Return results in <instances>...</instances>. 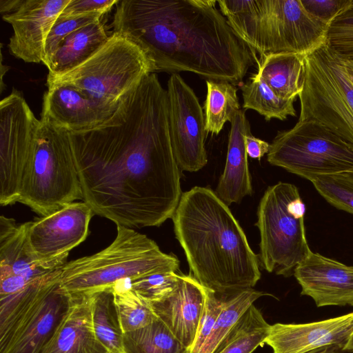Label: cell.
<instances>
[{"label": "cell", "mask_w": 353, "mask_h": 353, "mask_svg": "<svg viewBox=\"0 0 353 353\" xmlns=\"http://www.w3.org/2000/svg\"><path fill=\"white\" fill-rule=\"evenodd\" d=\"M71 137L83 200L94 214L132 229L172 217L183 194L181 170L170 140L167 90L156 73L104 124Z\"/></svg>", "instance_id": "obj_1"}, {"label": "cell", "mask_w": 353, "mask_h": 353, "mask_svg": "<svg viewBox=\"0 0 353 353\" xmlns=\"http://www.w3.org/2000/svg\"><path fill=\"white\" fill-rule=\"evenodd\" d=\"M214 0H121L112 26L136 43L154 72L185 71L203 78L243 82L251 50Z\"/></svg>", "instance_id": "obj_2"}, {"label": "cell", "mask_w": 353, "mask_h": 353, "mask_svg": "<svg viewBox=\"0 0 353 353\" xmlns=\"http://www.w3.org/2000/svg\"><path fill=\"white\" fill-rule=\"evenodd\" d=\"M172 219L191 274L204 288L228 298L255 286L259 256L214 191L195 186L183 193Z\"/></svg>", "instance_id": "obj_3"}, {"label": "cell", "mask_w": 353, "mask_h": 353, "mask_svg": "<svg viewBox=\"0 0 353 353\" xmlns=\"http://www.w3.org/2000/svg\"><path fill=\"white\" fill-rule=\"evenodd\" d=\"M112 243L99 252L66 263L60 283L70 296L92 294L117 282L163 272H177L179 261L134 230L117 225Z\"/></svg>", "instance_id": "obj_4"}, {"label": "cell", "mask_w": 353, "mask_h": 353, "mask_svg": "<svg viewBox=\"0 0 353 353\" xmlns=\"http://www.w3.org/2000/svg\"><path fill=\"white\" fill-rule=\"evenodd\" d=\"M61 269L0 296V353H40L69 310Z\"/></svg>", "instance_id": "obj_5"}, {"label": "cell", "mask_w": 353, "mask_h": 353, "mask_svg": "<svg viewBox=\"0 0 353 353\" xmlns=\"http://www.w3.org/2000/svg\"><path fill=\"white\" fill-rule=\"evenodd\" d=\"M77 200H83V194L71 134L40 120L18 202L43 216Z\"/></svg>", "instance_id": "obj_6"}, {"label": "cell", "mask_w": 353, "mask_h": 353, "mask_svg": "<svg viewBox=\"0 0 353 353\" xmlns=\"http://www.w3.org/2000/svg\"><path fill=\"white\" fill-rule=\"evenodd\" d=\"M154 68L136 43L112 32L85 61L62 74L47 76V86L71 85L103 107L116 111L120 103Z\"/></svg>", "instance_id": "obj_7"}, {"label": "cell", "mask_w": 353, "mask_h": 353, "mask_svg": "<svg viewBox=\"0 0 353 353\" xmlns=\"http://www.w3.org/2000/svg\"><path fill=\"white\" fill-rule=\"evenodd\" d=\"M305 212L297 187L279 181L269 186L257 209L259 263L270 273L290 276L308 256Z\"/></svg>", "instance_id": "obj_8"}, {"label": "cell", "mask_w": 353, "mask_h": 353, "mask_svg": "<svg viewBox=\"0 0 353 353\" xmlns=\"http://www.w3.org/2000/svg\"><path fill=\"white\" fill-rule=\"evenodd\" d=\"M298 121H314L353 145V81L344 57L326 40L305 55Z\"/></svg>", "instance_id": "obj_9"}, {"label": "cell", "mask_w": 353, "mask_h": 353, "mask_svg": "<svg viewBox=\"0 0 353 353\" xmlns=\"http://www.w3.org/2000/svg\"><path fill=\"white\" fill-rule=\"evenodd\" d=\"M272 165L310 181L323 175L353 172V145L314 121H298L279 131L267 155Z\"/></svg>", "instance_id": "obj_10"}, {"label": "cell", "mask_w": 353, "mask_h": 353, "mask_svg": "<svg viewBox=\"0 0 353 353\" xmlns=\"http://www.w3.org/2000/svg\"><path fill=\"white\" fill-rule=\"evenodd\" d=\"M330 25L310 14L301 0H260L255 52L307 54L327 40Z\"/></svg>", "instance_id": "obj_11"}, {"label": "cell", "mask_w": 353, "mask_h": 353, "mask_svg": "<svg viewBox=\"0 0 353 353\" xmlns=\"http://www.w3.org/2000/svg\"><path fill=\"white\" fill-rule=\"evenodd\" d=\"M40 125L22 93L13 89L0 102V204L19 201L26 166Z\"/></svg>", "instance_id": "obj_12"}, {"label": "cell", "mask_w": 353, "mask_h": 353, "mask_svg": "<svg viewBox=\"0 0 353 353\" xmlns=\"http://www.w3.org/2000/svg\"><path fill=\"white\" fill-rule=\"evenodd\" d=\"M94 214L85 202H73L47 216L26 222L29 252L48 270L61 268L70 251L87 238Z\"/></svg>", "instance_id": "obj_13"}, {"label": "cell", "mask_w": 353, "mask_h": 353, "mask_svg": "<svg viewBox=\"0 0 353 353\" xmlns=\"http://www.w3.org/2000/svg\"><path fill=\"white\" fill-rule=\"evenodd\" d=\"M168 123L172 150L181 170L196 172L208 162L205 116L193 90L178 73L167 88Z\"/></svg>", "instance_id": "obj_14"}, {"label": "cell", "mask_w": 353, "mask_h": 353, "mask_svg": "<svg viewBox=\"0 0 353 353\" xmlns=\"http://www.w3.org/2000/svg\"><path fill=\"white\" fill-rule=\"evenodd\" d=\"M70 0H22L19 6L2 16L11 24L13 34L8 48L27 63H43L48 35Z\"/></svg>", "instance_id": "obj_15"}, {"label": "cell", "mask_w": 353, "mask_h": 353, "mask_svg": "<svg viewBox=\"0 0 353 353\" xmlns=\"http://www.w3.org/2000/svg\"><path fill=\"white\" fill-rule=\"evenodd\" d=\"M293 274L301 294L311 297L317 307L353 305V265L311 250Z\"/></svg>", "instance_id": "obj_16"}, {"label": "cell", "mask_w": 353, "mask_h": 353, "mask_svg": "<svg viewBox=\"0 0 353 353\" xmlns=\"http://www.w3.org/2000/svg\"><path fill=\"white\" fill-rule=\"evenodd\" d=\"M353 333V312L325 320L270 325L265 344L272 353H307L327 346L343 348Z\"/></svg>", "instance_id": "obj_17"}, {"label": "cell", "mask_w": 353, "mask_h": 353, "mask_svg": "<svg viewBox=\"0 0 353 353\" xmlns=\"http://www.w3.org/2000/svg\"><path fill=\"white\" fill-rule=\"evenodd\" d=\"M114 112L71 85H53L44 93L40 120L78 134L97 129Z\"/></svg>", "instance_id": "obj_18"}, {"label": "cell", "mask_w": 353, "mask_h": 353, "mask_svg": "<svg viewBox=\"0 0 353 353\" xmlns=\"http://www.w3.org/2000/svg\"><path fill=\"white\" fill-rule=\"evenodd\" d=\"M206 291L191 274H181L177 287L168 296L150 303L157 318L189 349L203 316Z\"/></svg>", "instance_id": "obj_19"}, {"label": "cell", "mask_w": 353, "mask_h": 353, "mask_svg": "<svg viewBox=\"0 0 353 353\" xmlns=\"http://www.w3.org/2000/svg\"><path fill=\"white\" fill-rule=\"evenodd\" d=\"M40 353H110L95 334L89 295L71 296L68 311Z\"/></svg>", "instance_id": "obj_20"}, {"label": "cell", "mask_w": 353, "mask_h": 353, "mask_svg": "<svg viewBox=\"0 0 353 353\" xmlns=\"http://www.w3.org/2000/svg\"><path fill=\"white\" fill-rule=\"evenodd\" d=\"M230 123L225 165L214 191L228 206L252 194L245 142L251 130L245 110L240 109Z\"/></svg>", "instance_id": "obj_21"}, {"label": "cell", "mask_w": 353, "mask_h": 353, "mask_svg": "<svg viewBox=\"0 0 353 353\" xmlns=\"http://www.w3.org/2000/svg\"><path fill=\"white\" fill-rule=\"evenodd\" d=\"M55 270L46 268L29 252L25 223L18 224L14 219L1 216L0 275L21 276L34 281Z\"/></svg>", "instance_id": "obj_22"}, {"label": "cell", "mask_w": 353, "mask_h": 353, "mask_svg": "<svg viewBox=\"0 0 353 353\" xmlns=\"http://www.w3.org/2000/svg\"><path fill=\"white\" fill-rule=\"evenodd\" d=\"M110 36L101 19L72 32L59 43L46 65L48 76H58L79 65L97 52Z\"/></svg>", "instance_id": "obj_23"}, {"label": "cell", "mask_w": 353, "mask_h": 353, "mask_svg": "<svg viewBox=\"0 0 353 353\" xmlns=\"http://www.w3.org/2000/svg\"><path fill=\"white\" fill-rule=\"evenodd\" d=\"M257 74L280 98L295 101L305 74V55L294 52L270 53L257 61Z\"/></svg>", "instance_id": "obj_24"}, {"label": "cell", "mask_w": 353, "mask_h": 353, "mask_svg": "<svg viewBox=\"0 0 353 353\" xmlns=\"http://www.w3.org/2000/svg\"><path fill=\"white\" fill-rule=\"evenodd\" d=\"M270 325L252 304L232 326L214 353H252L264 345Z\"/></svg>", "instance_id": "obj_25"}, {"label": "cell", "mask_w": 353, "mask_h": 353, "mask_svg": "<svg viewBox=\"0 0 353 353\" xmlns=\"http://www.w3.org/2000/svg\"><path fill=\"white\" fill-rule=\"evenodd\" d=\"M89 295L94 330L97 339L110 353H123V332L114 303L112 288Z\"/></svg>", "instance_id": "obj_26"}, {"label": "cell", "mask_w": 353, "mask_h": 353, "mask_svg": "<svg viewBox=\"0 0 353 353\" xmlns=\"http://www.w3.org/2000/svg\"><path fill=\"white\" fill-rule=\"evenodd\" d=\"M123 353H190L159 319L123 336Z\"/></svg>", "instance_id": "obj_27"}, {"label": "cell", "mask_w": 353, "mask_h": 353, "mask_svg": "<svg viewBox=\"0 0 353 353\" xmlns=\"http://www.w3.org/2000/svg\"><path fill=\"white\" fill-rule=\"evenodd\" d=\"M204 116L207 132L219 134L227 121L241 109L237 88L228 81L206 80Z\"/></svg>", "instance_id": "obj_28"}, {"label": "cell", "mask_w": 353, "mask_h": 353, "mask_svg": "<svg viewBox=\"0 0 353 353\" xmlns=\"http://www.w3.org/2000/svg\"><path fill=\"white\" fill-rule=\"evenodd\" d=\"M244 110L251 109L265 117L266 121L285 120L296 115L293 100L278 97L257 74H253L241 87Z\"/></svg>", "instance_id": "obj_29"}, {"label": "cell", "mask_w": 353, "mask_h": 353, "mask_svg": "<svg viewBox=\"0 0 353 353\" xmlns=\"http://www.w3.org/2000/svg\"><path fill=\"white\" fill-rule=\"evenodd\" d=\"M266 295L269 294L251 288L225 298L223 307L211 334L199 349L191 353H214L242 314L255 301Z\"/></svg>", "instance_id": "obj_30"}, {"label": "cell", "mask_w": 353, "mask_h": 353, "mask_svg": "<svg viewBox=\"0 0 353 353\" xmlns=\"http://www.w3.org/2000/svg\"><path fill=\"white\" fill-rule=\"evenodd\" d=\"M221 14L252 52L256 48L260 0H219Z\"/></svg>", "instance_id": "obj_31"}, {"label": "cell", "mask_w": 353, "mask_h": 353, "mask_svg": "<svg viewBox=\"0 0 353 353\" xmlns=\"http://www.w3.org/2000/svg\"><path fill=\"white\" fill-rule=\"evenodd\" d=\"M112 288L123 334L144 327L158 319L150 303L134 291L119 283Z\"/></svg>", "instance_id": "obj_32"}, {"label": "cell", "mask_w": 353, "mask_h": 353, "mask_svg": "<svg viewBox=\"0 0 353 353\" xmlns=\"http://www.w3.org/2000/svg\"><path fill=\"white\" fill-rule=\"evenodd\" d=\"M311 182L327 202L353 214V172L319 176Z\"/></svg>", "instance_id": "obj_33"}, {"label": "cell", "mask_w": 353, "mask_h": 353, "mask_svg": "<svg viewBox=\"0 0 353 353\" xmlns=\"http://www.w3.org/2000/svg\"><path fill=\"white\" fill-rule=\"evenodd\" d=\"M180 274L177 272L157 273L125 279L117 283L132 290L151 303L161 301L168 296L177 287Z\"/></svg>", "instance_id": "obj_34"}, {"label": "cell", "mask_w": 353, "mask_h": 353, "mask_svg": "<svg viewBox=\"0 0 353 353\" xmlns=\"http://www.w3.org/2000/svg\"><path fill=\"white\" fill-rule=\"evenodd\" d=\"M327 41L341 55L353 59V0L350 6L330 24Z\"/></svg>", "instance_id": "obj_35"}, {"label": "cell", "mask_w": 353, "mask_h": 353, "mask_svg": "<svg viewBox=\"0 0 353 353\" xmlns=\"http://www.w3.org/2000/svg\"><path fill=\"white\" fill-rule=\"evenodd\" d=\"M97 14L81 15L63 20H57L46 41L43 63L46 66L59 43L70 34L89 23L101 20Z\"/></svg>", "instance_id": "obj_36"}, {"label": "cell", "mask_w": 353, "mask_h": 353, "mask_svg": "<svg viewBox=\"0 0 353 353\" xmlns=\"http://www.w3.org/2000/svg\"><path fill=\"white\" fill-rule=\"evenodd\" d=\"M119 0H70L57 20H63L81 15L103 16L115 6Z\"/></svg>", "instance_id": "obj_37"}, {"label": "cell", "mask_w": 353, "mask_h": 353, "mask_svg": "<svg viewBox=\"0 0 353 353\" xmlns=\"http://www.w3.org/2000/svg\"><path fill=\"white\" fill-rule=\"evenodd\" d=\"M305 9L330 26L352 3V0H301Z\"/></svg>", "instance_id": "obj_38"}, {"label": "cell", "mask_w": 353, "mask_h": 353, "mask_svg": "<svg viewBox=\"0 0 353 353\" xmlns=\"http://www.w3.org/2000/svg\"><path fill=\"white\" fill-rule=\"evenodd\" d=\"M245 142L248 156L252 159H256L260 161L264 154H268L269 152L270 144L262 139L254 137L252 133H249L245 136Z\"/></svg>", "instance_id": "obj_39"}, {"label": "cell", "mask_w": 353, "mask_h": 353, "mask_svg": "<svg viewBox=\"0 0 353 353\" xmlns=\"http://www.w3.org/2000/svg\"><path fill=\"white\" fill-rule=\"evenodd\" d=\"M21 2L22 0H0V12L2 16L14 11Z\"/></svg>", "instance_id": "obj_40"}, {"label": "cell", "mask_w": 353, "mask_h": 353, "mask_svg": "<svg viewBox=\"0 0 353 353\" xmlns=\"http://www.w3.org/2000/svg\"><path fill=\"white\" fill-rule=\"evenodd\" d=\"M343 352V348L339 346H327L319 348L307 353H339Z\"/></svg>", "instance_id": "obj_41"}, {"label": "cell", "mask_w": 353, "mask_h": 353, "mask_svg": "<svg viewBox=\"0 0 353 353\" xmlns=\"http://www.w3.org/2000/svg\"><path fill=\"white\" fill-rule=\"evenodd\" d=\"M345 58V63H346V66H347V71H348V73L353 81V59H347V58Z\"/></svg>", "instance_id": "obj_42"}, {"label": "cell", "mask_w": 353, "mask_h": 353, "mask_svg": "<svg viewBox=\"0 0 353 353\" xmlns=\"http://www.w3.org/2000/svg\"><path fill=\"white\" fill-rule=\"evenodd\" d=\"M353 306V305H352ZM344 352H353V333L343 347Z\"/></svg>", "instance_id": "obj_43"}, {"label": "cell", "mask_w": 353, "mask_h": 353, "mask_svg": "<svg viewBox=\"0 0 353 353\" xmlns=\"http://www.w3.org/2000/svg\"><path fill=\"white\" fill-rule=\"evenodd\" d=\"M339 353H353V352H339Z\"/></svg>", "instance_id": "obj_44"}]
</instances>
